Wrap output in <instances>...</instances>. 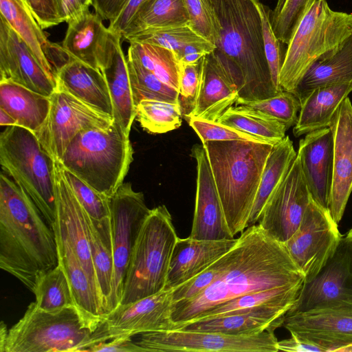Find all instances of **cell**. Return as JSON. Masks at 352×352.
I'll return each mask as SVG.
<instances>
[{
	"instance_id": "5",
	"label": "cell",
	"mask_w": 352,
	"mask_h": 352,
	"mask_svg": "<svg viewBox=\"0 0 352 352\" xmlns=\"http://www.w3.org/2000/svg\"><path fill=\"white\" fill-rule=\"evenodd\" d=\"M133 155L129 135L113 121L106 129L80 132L58 162L110 198L123 184Z\"/></svg>"
},
{
	"instance_id": "4",
	"label": "cell",
	"mask_w": 352,
	"mask_h": 352,
	"mask_svg": "<svg viewBox=\"0 0 352 352\" xmlns=\"http://www.w3.org/2000/svg\"><path fill=\"white\" fill-rule=\"evenodd\" d=\"M234 236L248 228L266 160L274 145L247 140L202 143Z\"/></svg>"
},
{
	"instance_id": "15",
	"label": "cell",
	"mask_w": 352,
	"mask_h": 352,
	"mask_svg": "<svg viewBox=\"0 0 352 352\" xmlns=\"http://www.w3.org/2000/svg\"><path fill=\"white\" fill-rule=\"evenodd\" d=\"M311 197L296 156L265 204L258 224L272 238L285 243L300 226Z\"/></svg>"
},
{
	"instance_id": "21",
	"label": "cell",
	"mask_w": 352,
	"mask_h": 352,
	"mask_svg": "<svg viewBox=\"0 0 352 352\" xmlns=\"http://www.w3.org/2000/svg\"><path fill=\"white\" fill-rule=\"evenodd\" d=\"M329 128L333 137V177L328 210L338 224L352 192V104L348 97Z\"/></svg>"
},
{
	"instance_id": "60",
	"label": "cell",
	"mask_w": 352,
	"mask_h": 352,
	"mask_svg": "<svg viewBox=\"0 0 352 352\" xmlns=\"http://www.w3.org/2000/svg\"><path fill=\"white\" fill-rule=\"evenodd\" d=\"M82 1L86 6L89 7L91 6V0H82Z\"/></svg>"
},
{
	"instance_id": "22",
	"label": "cell",
	"mask_w": 352,
	"mask_h": 352,
	"mask_svg": "<svg viewBox=\"0 0 352 352\" xmlns=\"http://www.w3.org/2000/svg\"><path fill=\"white\" fill-rule=\"evenodd\" d=\"M312 199L328 210L333 177V137L329 127L307 133L297 152Z\"/></svg>"
},
{
	"instance_id": "57",
	"label": "cell",
	"mask_w": 352,
	"mask_h": 352,
	"mask_svg": "<svg viewBox=\"0 0 352 352\" xmlns=\"http://www.w3.org/2000/svg\"><path fill=\"white\" fill-rule=\"evenodd\" d=\"M277 346L278 351L292 352L318 351L315 346L307 343L293 336H291L288 339L278 341Z\"/></svg>"
},
{
	"instance_id": "30",
	"label": "cell",
	"mask_w": 352,
	"mask_h": 352,
	"mask_svg": "<svg viewBox=\"0 0 352 352\" xmlns=\"http://www.w3.org/2000/svg\"><path fill=\"white\" fill-rule=\"evenodd\" d=\"M55 237L58 264L67 276L75 305L89 320L99 326L104 315L99 293L68 243L57 234Z\"/></svg>"
},
{
	"instance_id": "34",
	"label": "cell",
	"mask_w": 352,
	"mask_h": 352,
	"mask_svg": "<svg viewBox=\"0 0 352 352\" xmlns=\"http://www.w3.org/2000/svg\"><path fill=\"white\" fill-rule=\"evenodd\" d=\"M87 224L98 292L106 315L109 313L113 277L110 217L96 220L90 217L87 213Z\"/></svg>"
},
{
	"instance_id": "38",
	"label": "cell",
	"mask_w": 352,
	"mask_h": 352,
	"mask_svg": "<svg viewBox=\"0 0 352 352\" xmlns=\"http://www.w3.org/2000/svg\"><path fill=\"white\" fill-rule=\"evenodd\" d=\"M129 44L127 57L138 61L163 82L179 90L182 64L174 51L147 43Z\"/></svg>"
},
{
	"instance_id": "28",
	"label": "cell",
	"mask_w": 352,
	"mask_h": 352,
	"mask_svg": "<svg viewBox=\"0 0 352 352\" xmlns=\"http://www.w3.org/2000/svg\"><path fill=\"white\" fill-rule=\"evenodd\" d=\"M303 285L283 286L250 293L213 307L201 319L248 313L284 319L295 305Z\"/></svg>"
},
{
	"instance_id": "42",
	"label": "cell",
	"mask_w": 352,
	"mask_h": 352,
	"mask_svg": "<svg viewBox=\"0 0 352 352\" xmlns=\"http://www.w3.org/2000/svg\"><path fill=\"white\" fill-rule=\"evenodd\" d=\"M126 60L135 107L142 100L179 102L177 90L163 82L135 60L127 57Z\"/></svg>"
},
{
	"instance_id": "18",
	"label": "cell",
	"mask_w": 352,
	"mask_h": 352,
	"mask_svg": "<svg viewBox=\"0 0 352 352\" xmlns=\"http://www.w3.org/2000/svg\"><path fill=\"white\" fill-rule=\"evenodd\" d=\"M191 156L197 163V188L190 237L217 241L234 239L228 227L206 150L195 144Z\"/></svg>"
},
{
	"instance_id": "27",
	"label": "cell",
	"mask_w": 352,
	"mask_h": 352,
	"mask_svg": "<svg viewBox=\"0 0 352 352\" xmlns=\"http://www.w3.org/2000/svg\"><path fill=\"white\" fill-rule=\"evenodd\" d=\"M96 12L87 11L68 23L61 47L68 57L101 69L107 56L109 30Z\"/></svg>"
},
{
	"instance_id": "56",
	"label": "cell",
	"mask_w": 352,
	"mask_h": 352,
	"mask_svg": "<svg viewBox=\"0 0 352 352\" xmlns=\"http://www.w3.org/2000/svg\"><path fill=\"white\" fill-rule=\"evenodd\" d=\"M129 0H91L94 12L102 20L109 22L116 19L126 7Z\"/></svg>"
},
{
	"instance_id": "24",
	"label": "cell",
	"mask_w": 352,
	"mask_h": 352,
	"mask_svg": "<svg viewBox=\"0 0 352 352\" xmlns=\"http://www.w3.org/2000/svg\"><path fill=\"white\" fill-rule=\"evenodd\" d=\"M236 241L235 238L209 241L178 237L164 289H174L193 278L230 251Z\"/></svg>"
},
{
	"instance_id": "20",
	"label": "cell",
	"mask_w": 352,
	"mask_h": 352,
	"mask_svg": "<svg viewBox=\"0 0 352 352\" xmlns=\"http://www.w3.org/2000/svg\"><path fill=\"white\" fill-rule=\"evenodd\" d=\"M56 213L52 230L55 234L64 239L72 248L98 292L87 224V212L79 203L64 179L57 162H56Z\"/></svg>"
},
{
	"instance_id": "49",
	"label": "cell",
	"mask_w": 352,
	"mask_h": 352,
	"mask_svg": "<svg viewBox=\"0 0 352 352\" xmlns=\"http://www.w3.org/2000/svg\"><path fill=\"white\" fill-rule=\"evenodd\" d=\"M190 28L200 36L215 45L217 40L216 20L206 0H184Z\"/></svg>"
},
{
	"instance_id": "46",
	"label": "cell",
	"mask_w": 352,
	"mask_h": 352,
	"mask_svg": "<svg viewBox=\"0 0 352 352\" xmlns=\"http://www.w3.org/2000/svg\"><path fill=\"white\" fill-rule=\"evenodd\" d=\"M58 164L64 179L89 217L96 220L109 217V198Z\"/></svg>"
},
{
	"instance_id": "55",
	"label": "cell",
	"mask_w": 352,
	"mask_h": 352,
	"mask_svg": "<svg viewBox=\"0 0 352 352\" xmlns=\"http://www.w3.org/2000/svg\"><path fill=\"white\" fill-rule=\"evenodd\" d=\"M151 0H129V3L113 21H110L108 29L121 35L138 11Z\"/></svg>"
},
{
	"instance_id": "19",
	"label": "cell",
	"mask_w": 352,
	"mask_h": 352,
	"mask_svg": "<svg viewBox=\"0 0 352 352\" xmlns=\"http://www.w3.org/2000/svg\"><path fill=\"white\" fill-rule=\"evenodd\" d=\"M0 80L10 81L50 97L56 89L33 54L7 21L0 16Z\"/></svg>"
},
{
	"instance_id": "3",
	"label": "cell",
	"mask_w": 352,
	"mask_h": 352,
	"mask_svg": "<svg viewBox=\"0 0 352 352\" xmlns=\"http://www.w3.org/2000/svg\"><path fill=\"white\" fill-rule=\"evenodd\" d=\"M58 264L54 232L28 195L0 175V267L33 292L38 278Z\"/></svg>"
},
{
	"instance_id": "7",
	"label": "cell",
	"mask_w": 352,
	"mask_h": 352,
	"mask_svg": "<svg viewBox=\"0 0 352 352\" xmlns=\"http://www.w3.org/2000/svg\"><path fill=\"white\" fill-rule=\"evenodd\" d=\"M0 163L52 229L56 213V161L36 134L21 126H6L0 135Z\"/></svg>"
},
{
	"instance_id": "23",
	"label": "cell",
	"mask_w": 352,
	"mask_h": 352,
	"mask_svg": "<svg viewBox=\"0 0 352 352\" xmlns=\"http://www.w3.org/2000/svg\"><path fill=\"white\" fill-rule=\"evenodd\" d=\"M238 98L236 85L213 51L202 59L198 94L192 109L184 118L217 122Z\"/></svg>"
},
{
	"instance_id": "45",
	"label": "cell",
	"mask_w": 352,
	"mask_h": 352,
	"mask_svg": "<svg viewBox=\"0 0 352 352\" xmlns=\"http://www.w3.org/2000/svg\"><path fill=\"white\" fill-rule=\"evenodd\" d=\"M313 0H277L271 10L270 19L273 31L285 45L290 38Z\"/></svg>"
},
{
	"instance_id": "11",
	"label": "cell",
	"mask_w": 352,
	"mask_h": 352,
	"mask_svg": "<svg viewBox=\"0 0 352 352\" xmlns=\"http://www.w3.org/2000/svg\"><path fill=\"white\" fill-rule=\"evenodd\" d=\"M144 352H277L274 329L252 336L173 329L141 333L135 342Z\"/></svg>"
},
{
	"instance_id": "17",
	"label": "cell",
	"mask_w": 352,
	"mask_h": 352,
	"mask_svg": "<svg viewBox=\"0 0 352 352\" xmlns=\"http://www.w3.org/2000/svg\"><path fill=\"white\" fill-rule=\"evenodd\" d=\"M352 303V240L342 236L334 253L319 272L305 282L287 314Z\"/></svg>"
},
{
	"instance_id": "9",
	"label": "cell",
	"mask_w": 352,
	"mask_h": 352,
	"mask_svg": "<svg viewBox=\"0 0 352 352\" xmlns=\"http://www.w3.org/2000/svg\"><path fill=\"white\" fill-rule=\"evenodd\" d=\"M177 239L167 208L162 205L151 209L131 256L120 305L134 302L165 288Z\"/></svg>"
},
{
	"instance_id": "33",
	"label": "cell",
	"mask_w": 352,
	"mask_h": 352,
	"mask_svg": "<svg viewBox=\"0 0 352 352\" xmlns=\"http://www.w3.org/2000/svg\"><path fill=\"white\" fill-rule=\"evenodd\" d=\"M0 12L1 16L25 42L43 69L56 80L54 69L47 57L51 42L27 0H0Z\"/></svg>"
},
{
	"instance_id": "13",
	"label": "cell",
	"mask_w": 352,
	"mask_h": 352,
	"mask_svg": "<svg viewBox=\"0 0 352 352\" xmlns=\"http://www.w3.org/2000/svg\"><path fill=\"white\" fill-rule=\"evenodd\" d=\"M342 236L329 210L311 197L300 226L283 244L308 282L333 255Z\"/></svg>"
},
{
	"instance_id": "37",
	"label": "cell",
	"mask_w": 352,
	"mask_h": 352,
	"mask_svg": "<svg viewBox=\"0 0 352 352\" xmlns=\"http://www.w3.org/2000/svg\"><path fill=\"white\" fill-rule=\"evenodd\" d=\"M190 25L184 0H151L135 14L122 37L148 30Z\"/></svg>"
},
{
	"instance_id": "31",
	"label": "cell",
	"mask_w": 352,
	"mask_h": 352,
	"mask_svg": "<svg viewBox=\"0 0 352 352\" xmlns=\"http://www.w3.org/2000/svg\"><path fill=\"white\" fill-rule=\"evenodd\" d=\"M352 91V83L320 87L301 102L293 129L295 137L329 127L338 108Z\"/></svg>"
},
{
	"instance_id": "1",
	"label": "cell",
	"mask_w": 352,
	"mask_h": 352,
	"mask_svg": "<svg viewBox=\"0 0 352 352\" xmlns=\"http://www.w3.org/2000/svg\"><path fill=\"white\" fill-rule=\"evenodd\" d=\"M227 255V265L217 279L198 295L173 303V329L199 320L213 307L241 296L305 283L285 245L258 224L241 232Z\"/></svg>"
},
{
	"instance_id": "58",
	"label": "cell",
	"mask_w": 352,
	"mask_h": 352,
	"mask_svg": "<svg viewBox=\"0 0 352 352\" xmlns=\"http://www.w3.org/2000/svg\"><path fill=\"white\" fill-rule=\"evenodd\" d=\"M0 124L5 126H17L14 118L2 108H0Z\"/></svg>"
},
{
	"instance_id": "52",
	"label": "cell",
	"mask_w": 352,
	"mask_h": 352,
	"mask_svg": "<svg viewBox=\"0 0 352 352\" xmlns=\"http://www.w3.org/2000/svg\"><path fill=\"white\" fill-rule=\"evenodd\" d=\"M215 49L216 46L214 44L204 40L188 44L175 53L181 64H195Z\"/></svg>"
},
{
	"instance_id": "25",
	"label": "cell",
	"mask_w": 352,
	"mask_h": 352,
	"mask_svg": "<svg viewBox=\"0 0 352 352\" xmlns=\"http://www.w3.org/2000/svg\"><path fill=\"white\" fill-rule=\"evenodd\" d=\"M118 32L109 30L107 51L101 72L103 74L111 98L113 121L129 135L136 107L134 104L129 79L127 60L123 53Z\"/></svg>"
},
{
	"instance_id": "48",
	"label": "cell",
	"mask_w": 352,
	"mask_h": 352,
	"mask_svg": "<svg viewBox=\"0 0 352 352\" xmlns=\"http://www.w3.org/2000/svg\"><path fill=\"white\" fill-rule=\"evenodd\" d=\"M187 120L202 143L208 141L247 140L272 144L263 138L250 135L218 122H211L197 118H190Z\"/></svg>"
},
{
	"instance_id": "6",
	"label": "cell",
	"mask_w": 352,
	"mask_h": 352,
	"mask_svg": "<svg viewBox=\"0 0 352 352\" xmlns=\"http://www.w3.org/2000/svg\"><path fill=\"white\" fill-rule=\"evenodd\" d=\"M98 327L76 305L47 312L31 302L8 329L1 352L87 351L96 344L94 332Z\"/></svg>"
},
{
	"instance_id": "43",
	"label": "cell",
	"mask_w": 352,
	"mask_h": 352,
	"mask_svg": "<svg viewBox=\"0 0 352 352\" xmlns=\"http://www.w3.org/2000/svg\"><path fill=\"white\" fill-rule=\"evenodd\" d=\"M234 106H243L262 112L284 124L287 129L295 125L298 119L297 113L300 109L298 98L287 91L261 100L238 98Z\"/></svg>"
},
{
	"instance_id": "14",
	"label": "cell",
	"mask_w": 352,
	"mask_h": 352,
	"mask_svg": "<svg viewBox=\"0 0 352 352\" xmlns=\"http://www.w3.org/2000/svg\"><path fill=\"white\" fill-rule=\"evenodd\" d=\"M173 289H164L134 302L120 305L103 316L94 332L96 344L119 337L173 330Z\"/></svg>"
},
{
	"instance_id": "2",
	"label": "cell",
	"mask_w": 352,
	"mask_h": 352,
	"mask_svg": "<svg viewBox=\"0 0 352 352\" xmlns=\"http://www.w3.org/2000/svg\"><path fill=\"white\" fill-rule=\"evenodd\" d=\"M206 1L216 20L214 52L236 85L239 98L261 100L279 94L265 57L259 0Z\"/></svg>"
},
{
	"instance_id": "41",
	"label": "cell",
	"mask_w": 352,
	"mask_h": 352,
	"mask_svg": "<svg viewBox=\"0 0 352 352\" xmlns=\"http://www.w3.org/2000/svg\"><path fill=\"white\" fill-rule=\"evenodd\" d=\"M136 119L150 133H164L182 125V110L180 103L155 100H142L136 105Z\"/></svg>"
},
{
	"instance_id": "12",
	"label": "cell",
	"mask_w": 352,
	"mask_h": 352,
	"mask_svg": "<svg viewBox=\"0 0 352 352\" xmlns=\"http://www.w3.org/2000/svg\"><path fill=\"white\" fill-rule=\"evenodd\" d=\"M50 109L42 126L34 133L43 148L59 162L72 140L81 131L106 129L113 118L56 89L50 96Z\"/></svg>"
},
{
	"instance_id": "39",
	"label": "cell",
	"mask_w": 352,
	"mask_h": 352,
	"mask_svg": "<svg viewBox=\"0 0 352 352\" xmlns=\"http://www.w3.org/2000/svg\"><path fill=\"white\" fill-rule=\"evenodd\" d=\"M218 122L263 138L274 145L286 135V126L262 112L243 106H232Z\"/></svg>"
},
{
	"instance_id": "35",
	"label": "cell",
	"mask_w": 352,
	"mask_h": 352,
	"mask_svg": "<svg viewBox=\"0 0 352 352\" xmlns=\"http://www.w3.org/2000/svg\"><path fill=\"white\" fill-rule=\"evenodd\" d=\"M283 320L265 314H237L200 319L177 326L174 329L252 336L269 329L275 330L282 326Z\"/></svg>"
},
{
	"instance_id": "29",
	"label": "cell",
	"mask_w": 352,
	"mask_h": 352,
	"mask_svg": "<svg viewBox=\"0 0 352 352\" xmlns=\"http://www.w3.org/2000/svg\"><path fill=\"white\" fill-rule=\"evenodd\" d=\"M341 83H352V34L339 46L312 63L294 95L301 102L316 88Z\"/></svg>"
},
{
	"instance_id": "47",
	"label": "cell",
	"mask_w": 352,
	"mask_h": 352,
	"mask_svg": "<svg viewBox=\"0 0 352 352\" xmlns=\"http://www.w3.org/2000/svg\"><path fill=\"white\" fill-rule=\"evenodd\" d=\"M264 50L273 84L278 93L283 91L279 84V76L284 62L285 52H283L281 42L276 36L271 24V10L260 1Z\"/></svg>"
},
{
	"instance_id": "50",
	"label": "cell",
	"mask_w": 352,
	"mask_h": 352,
	"mask_svg": "<svg viewBox=\"0 0 352 352\" xmlns=\"http://www.w3.org/2000/svg\"><path fill=\"white\" fill-rule=\"evenodd\" d=\"M203 59V58H202ZM202 59L195 64H182L179 97L181 107L184 104V117L194 106L200 84Z\"/></svg>"
},
{
	"instance_id": "16",
	"label": "cell",
	"mask_w": 352,
	"mask_h": 352,
	"mask_svg": "<svg viewBox=\"0 0 352 352\" xmlns=\"http://www.w3.org/2000/svg\"><path fill=\"white\" fill-rule=\"evenodd\" d=\"M282 326L318 352H344L352 343V303L287 314Z\"/></svg>"
},
{
	"instance_id": "8",
	"label": "cell",
	"mask_w": 352,
	"mask_h": 352,
	"mask_svg": "<svg viewBox=\"0 0 352 352\" xmlns=\"http://www.w3.org/2000/svg\"><path fill=\"white\" fill-rule=\"evenodd\" d=\"M351 34L352 14L333 10L326 0H313L287 45L279 76L281 89L294 94L312 63Z\"/></svg>"
},
{
	"instance_id": "26",
	"label": "cell",
	"mask_w": 352,
	"mask_h": 352,
	"mask_svg": "<svg viewBox=\"0 0 352 352\" xmlns=\"http://www.w3.org/2000/svg\"><path fill=\"white\" fill-rule=\"evenodd\" d=\"M56 89L113 118L110 91L102 72L68 57L55 71Z\"/></svg>"
},
{
	"instance_id": "40",
	"label": "cell",
	"mask_w": 352,
	"mask_h": 352,
	"mask_svg": "<svg viewBox=\"0 0 352 352\" xmlns=\"http://www.w3.org/2000/svg\"><path fill=\"white\" fill-rule=\"evenodd\" d=\"M32 292L36 307L47 312L75 305L68 279L60 264L38 278Z\"/></svg>"
},
{
	"instance_id": "32",
	"label": "cell",
	"mask_w": 352,
	"mask_h": 352,
	"mask_svg": "<svg viewBox=\"0 0 352 352\" xmlns=\"http://www.w3.org/2000/svg\"><path fill=\"white\" fill-rule=\"evenodd\" d=\"M50 97L16 83L0 80V108L16 121L17 126L36 133L46 120Z\"/></svg>"
},
{
	"instance_id": "54",
	"label": "cell",
	"mask_w": 352,
	"mask_h": 352,
	"mask_svg": "<svg viewBox=\"0 0 352 352\" xmlns=\"http://www.w3.org/2000/svg\"><path fill=\"white\" fill-rule=\"evenodd\" d=\"M87 351L144 352V350L131 340V337H119L109 342H98L91 346Z\"/></svg>"
},
{
	"instance_id": "51",
	"label": "cell",
	"mask_w": 352,
	"mask_h": 352,
	"mask_svg": "<svg viewBox=\"0 0 352 352\" xmlns=\"http://www.w3.org/2000/svg\"><path fill=\"white\" fill-rule=\"evenodd\" d=\"M36 19L43 29L63 23L53 0H27Z\"/></svg>"
},
{
	"instance_id": "44",
	"label": "cell",
	"mask_w": 352,
	"mask_h": 352,
	"mask_svg": "<svg viewBox=\"0 0 352 352\" xmlns=\"http://www.w3.org/2000/svg\"><path fill=\"white\" fill-rule=\"evenodd\" d=\"M122 38L129 43L137 42L160 46L175 53L188 44L206 40L190 25L148 30Z\"/></svg>"
},
{
	"instance_id": "53",
	"label": "cell",
	"mask_w": 352,
	"mask_h": 352,
	"mask_svg": "<svg viewBox=\"0 0 352 352\" xmlns=\"http://www.w3.org/2000/svg\"><path fill=\"white\" fill-rule=\"evenodd\" d=\"M56 10L63 22L67 24L80 18L89 7L86 6L82 0H53Z\"/></svg>"
},
{
	"instance_id": "36",
	"label": "cell",
	"mask_w": 352,
	"mask_h": 352,
	"mask_svg": "<svg viewBox=\"0 0 352 352\" xmlns=\"http://www.w3.org/2000/svg\"><path fill=\"white\" fill-rule=\"evenodd\" d=\"M297 156L289 136L275 144L266 160L248 227L258 223L270 196L285 175Z\"/></svg>"
},
{
	"instance_id": "59",
	"label": "cell",
	"mask_w": 352,
	"mask_h": 352,
	"mask_svg": "<svg viewBox=\"0 0 352 352\" xmlns=\"http://www.w3.org/2000/svg\"><path fill=\"white\" fill-rule=\"evenodd\" d=\"M8 329L6 325L2 321L0 327V351L1 352L8 336Z\"/></svg>"
},
{
	"instance_id": "10",
	"label": "cell",
	"mask_w": 352,
	"mask_h": 352,
	"mask_svg": "<svg viewBox=\"0 0 352 352\" xmlns=\"http://www.w3.org/2000/svg\"><path fill=\"white\" fill-rule=\"evenodd\" d=\"M109 210L113 277L109 313L120 304L131 256L142 227L151 211L146 204L144 194L135 191L129 182L122 184L109 198Z\"/></svg>"
}]
</instances>
